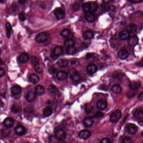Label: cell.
Here are the masks:
<instances>
[{
	"instance_id": "f5cc1de1",
	"label": "cell",
	"mask_w": 143,
	"mask_h": 143,
	"mask_svg": "<svg viewBox=\"0 0 143 143\" xmlns=\"http://www.w3.org/2000/svg\"><path fill=\"white\" fill-rule=\"evenodd\" d=\"M26 1V0H18V2L20 4H24Z\"/></svg>"
},
{
	"instance_id": "9a60e30c",
	"label": "cell",
	"mask_w": 143,
	"mask_h": 143,
	"mask_svg": "<svg viewBox=\"0 0 143 143\" xmlns=\"http://www.w3.org/2000/svg\"><path fill=\"white\" fill-rule=\"evenodd\" d=\"M97 67L95 64H90L87 66V71L89 73L93 74L95 73L97 70Z\"/></svg>"
},
{
	"instance_id": "603a6c76",
	"label": "cell",
	"mask_w": 143,
	"mask_h": 143,
	"mask_svg": "<svg viewBox=\"0 0 143 143\" xmlns=\"http://www.w3.org/2000/svg\"><path fill=\"white\" fill-rule=\"evenodd\" d=\"M128 52L126 50H121L118 53V57L121 60H125L127 59L128 57Z\"/></svg>"
},
{
	"instance_id": "1f68e13d",
	"label": "cell",
	"mask_w": 143,
	"mask_h": 143,
	"mask_svg": "<svg viewBox=\"0 0 143 143\" xmlns=\"http://www.w3.org/2000/svg\"><path fill=\"white\" fill-rule=\"evenodd\" d=\"M137 26L135 24H131L128 25L127 27V30L130 33H134L136 31Z\"/></svg>"
},
{
	"instance_id": "ffe728a7",
	"label": "cell",
	"mask_w": 143,
	"mask_h": 143,
	"mask_svg": "<svg viewBox=\"0 0 143 143\" xmlns=\"http://www.w3.org/2000/svg\"><path fill=\"white\" fill-rule=\"evenodd\" d=\"M141 83L140 81H133L130 83L129 87L130 90H137L141 87Z\"/></svg>"
},
{
	"instance_id": "74e56055",
	"label": "cell",
	"mask_w": 143,
	"mask_h": 143,
	"mask_svg": "<svg viewBox=\"0 0 143 143\" xmlns=\"http://www.w3.org/2000/svg\"><path fill=\"white\" fill-rule=\"evenodd\" d=\"M70 34H71V33H70V30L68 29H64L61 32V35L63 37L67 38L69 37Z\"/></svg>"
},
{
	"instance_id": "5b68a950",
	"label": "cell",
	"mask_w": 143,
	"mask_h": 143,
	"mask_svg": "<svg viewBox=\"0 0 143 143\" xmlns=\"http://www.w3.org/2000/svg\"><path fill=\"white\" fill-rule=\"evenodd\" d=\"M138 130V128L136 125L133 123H129L126 126V131L130 134H136Z\"/></svg>"
},
{
	"instance_id": "f546056e",
	"label": "cell",
	"mask_w": 143,
	"mask_h": 143,
	"mask_svg": "<svg viewBox=\"0 0 143 143\" xmlns=\"http://www.w3.org/2000/svg\"><path fill=\"white\" fill-rule=\"evenodd\" d=\"M83 38L86 40H90L93 37V33L90 30H87L83 33Z\"/></svg>"
},
{
	"instance_id": "c3c4849f",
	"label": "cell",
	"mask_w": 143,
	"mask_h": 143,
	"mask_svg": "<svg viewBox=\"0 0 143 143\" xmlns=\"http://www.w3.org/2000/svg\"><path fill=\"white\" fill-rule=\"evenodd\" d=\"M104 115V113L102 112H100V111H97L95 114L94 116L95 118H99V117H102Z\"/></svg>"
},
{
	"instance_id": "f6af8a7d",
	"label": "cell",
	"mask_w": 143,
	"mask_h": 143,
	"mask_svg": "<svg viewBox=\"0 0 143 143\" xmlns=\"http://www.w3.org/2000/svg\"><path fill=\"white\" fill-rule=\"evenodd\" d=\"M56 69L55 68V66H50L48 72L50 74H53L54 73L56 72Z\"/></svg>"
},
{
	"instance_id": "7c38bea8",
	"label": "cell",
	"mask_w": 143,
	"mask_h": 143,
	"mask_svg": "<svg viewBox=\"0 0 143 143\" xmlns=\"http://www.w3.org/2000/svg\"><path fill=\"white\" fill-rule=\"evenodd\" d=\"M14 120L13 118L9 117L5 119L4 121V124L6 127L8 128H11L14 126Z\"/></svg>"
},
{
	"instance_id": "f907efd6",
	"label": "cell",
	"mask_w": 143,
	"mask_h": 143,
	"mask_svg": "<svg viewBox=\"0 0 143 143\" xmlns=\"http://www.w3.org/2000/svg\"><path fill=\"white\" fill-rule=\"evenodd\" d=\"M138 98L140 101H142L143 99V92H141L138 95Z\"/></svg>"
},
{
	"instance_id": "4316f807",
	"label": "cell",
	"mask_w": 143,
	"mask_h": 143,
	"mask_svg": "<svg viewBox=\"0 0 143 143\" xmlns=\"http://www.w3.org/2000/svg\"><path fill=\"white\" fill-rule=\"evenodd\" d=\"M29 79L30 82L33 83H36L40 81V78L35 73H32L30 75Z\"/></svg>"
},
{
	"instance_id": "277c9868",
	"label": "cell",
	"mask_w": 143,
	"mask_h": 143,
	"mask_svg": "<svg viewBox=\"0 0 143 143\" xmlns=\"http://www.w3.org/2000/svg\"><path fill=\"white\" fill-rule=\"evenodd\" d=\"M134 116L138 120V123L141 126L143 125V112L142 109H136L134 112Z\"/></svg>"
},
{
	"instance_id": "cb8c5ba5",
	"label": "cell",
	"mask_w": 143,
	"mask_h": 143,
	"mask_svg": "<svg viewBox=\"0 0 143 143\" xmlns=\"http://www.w3.org/2000/svg\"><path fill=\"white\" fill-rule=\"evenodd\" d=\"M11 92L14 95H18L21 93V88L18 85H15L11 88Z\"/></svg>"
},
{
	"instance_id": "f1b7e54d",
	"label": "cell",
	"mask_w": 143,
	"mask_h": 143,
	"mask_svg": "<svg viewBox=\"0 0 143 143\" xmlns=\"http://www.w3.org/2000/svg\"><path fill=\"white\" fill-rule=\"evenodd\" d=\"M21 107L18 104H14L11 108V112L14 113H18L21 110Z\"/></svg>"
},
{
	"instance_id": "7a4b0ae2",
	"label": "cell",
	"mask_w": 143,
	"mask_h": 143,
	"mask_svg": "<svg viewBox=\"0 0 143 143\" xmlns=\"http://www.w3.org/2000/svg\"><path fill=\"white\" fill-rule=\"evenodd\" d=\"M63 53V50L61 46H57L54 48L51 53V57L54 60H56Z\"/></svg>"
},
{
	"instance_id": "d590c367",
	"label": "cell",
	"mask_w": 143,
	"mask_h": 143,
	"mask_svg": "<svg viewBox=\"0 0 143 143\" xmlns=\"http://www.w3.org/2000/svg\"><path fill=\"white\" fill-rule=\"evenodd\" d=\"M93 109V107L91 104L88 103L86 104L85 106V111L87 114H89L92 112Z\"/></svg>"
},
{
	"instance_id": "7dc6e473",
	"label": "cell",
	"mask_w": 143,
	"mask_h": 143,
	"mask_svg": "<svg viewBox=\"0 0 143 143\" xmlns=\"http://www.w3.org/2000/svg\"><path fill=\"white\" fill-rule=\"evenodd\" d=\"M111 142V141L110 139L107 138H104L100 141V143H109Z\"/></svg>"
},
{
	"instance_id": "9c48e42d",
	"label": "cell",
	"mask_w": 143,
	"mask_h": 143,
	"mask_svg": "<svg viewBox=\"0 0 143 143\" xmlns=\"http://www.w3.org/2000/svg\"><path fill=\"white\" fill-rule=\"evenodd\" d=\"M15 132L18 136H21L24 135L26 133V129L24 126L19 125L16 126L15 128Z\"/></svg>"
},
{
	"instance_id": "681fc988",
	"label": "cell",
	"mask_w": 143,
	"mask_h": 143,
	"mask_svg": "<svg viewBox=\"0 0 143 143\" xmlns=\"http://www.w3.org/2000/svg\"><path fill=\"white\" fill-rule=\"evenodd\" d=\"M5 71L4 69L0 68V78L4 77L5 76Z\"/></svg>"
},
{
	"instance_id": "ac0fdd59",
	"label": "cell",
	"mask_w": 143,
	"mask_h": 143,
	"mask_svg": "<svg viewBox=\"0 0 143 143\" xmlns=\"http://www.w3.org/2000/svg\"><path fill=\"white\" fill-rule=\"evenodd\" d=\"M29 59V55L27 54L23 53L18 57V60L21 64H25L28 61Z\"/></svg>"
},
{
	"instance_id": "db71d44e",
	"label": "cell",
	"mask_w": 143,
	"mask_h": 143,
	"mask_svg": "<svg viewBox=\"0 0 143 143\" xmlns=\"http://www.w3.org/2000/svg\"><path fill=\"white\" fill-rule=\"evenodd\" d=\"M110 1V0H102V2L104 4H108Z\"/></svg>"
},
{
	"instance_id": "f35d334b",
	"label": "cell",
	"mask_w": 143,
	"mask_h": 143,
	"mask_svg": "<svg viewBox=\"0 0 143 143\" xmlns=\"http://www.w3.org/2000/svg\"><path fill=\"white\" fill-rule=\"evenodd\" d=\"M34 67H35V71L37 73H41L43 71L42 66L40 65V64L34 66Z\"/></svg>"
},
{
	"instance_id": "484cf974",
	"label": "cell",
	"mask_w": 143,
	"mask_h": 143,
	"mask_svg": "<svg viewBox=\"0 0 143 143\" xmlns=\"http://www.w3.org/2000/svg\"><path fill=\"white\" fill-rule=\"evenodd\" d=\"M111 91L113 93L118 94L121 93L122 91V88L120 85L118 84L113 85L111 88Z\"/></svg>"
},
{
	"instance_id": "d4e9b609",
	"label": "cell",
	"mask_w": 143,
	"mask_h": 143,
	"mask_svg": "<svg viewBox=\"0 0 143 143\" xmlns=\"http://www.w3.org/2000/svg\"><path fill=\"white\" fill-rule=\"evenodd\" d=\"M35 92L36 95H37L38 96H42L45 93V88L42 86L37 85L35 87Z\"/></svg>"
},
{
	"instance_id": "11a10c76",
	"label": "cell",
	"mask_w": 143,
	"mask_h": 143,
	"mask_svg": "<svg viewBox=\"0 0 143 143\" xmlns=\"http://www.w3.org/2000/svg\"><path fill=\"white\" fill-rule=\"evenodd\" d=\"M3 64V61L1 59H0V65H2Z\"/></svg>"
},
{
	"instance_id": "ab89813d",
	"label": "cell",
	"mask_w": 143,
	"mask_h": 143,
	"mask_svg": "<svg viewBox=\"0 0 143 143\" xmlns=\"http://www.w3.org/2000/svg\"><path fill=\"white\" fill-rule=\"evenodd\" d=\"M82 9L84 12H89V2L84 3L82 5Z\"/></svg>"
},
{
	"instance_id": "bcb514c9",
	"label": "cell",
	"mask_w": 143,
	"mask_h": 143,
	"mask_svg": "<svg viewBox=\"0 0 143 143\" xmlns=\"http://www.w3.org/2000/svg\"><path fill=\"white\" fill-rule=\"evenodd\" d=\"M86 58L90 61H91V60L92 61L93 59L94 60L93 55L92 53H88L87 54V55H86Z\"/></svg>"
},
{
	"instance_id": "60d3db41",
	"label": "cell",
	"mask_w": 143,
	"mask_h": 143,
	"mask_svg": "<svg viewBox=\"0 0 143 143\" xmlns=\"http://www.w3.org/2000/svg\"><path fill=\"white\" fill-rule=\"evenodd\" d=\"M31 61L32 64L34 66L39 64V60L35 56H32L31 58Z\"/></svg>"
},
{
	"instance_id": "6da1fadb",
	"label": "cell",
	"mask_w": 143,
	"mask_h": 143,
	"mask_svg": "<svg viewBox=\"0 0 143 143\" xmlns=\"http://www.w3.org/2000/svg\"><path fill=\"white\" fill-rule=\"evenodd\" d=\"M122 116V113L119 109L115 110L111 114L109 118V121L112 123H116Z\"/></svg>"
},
{
	"instance_id": "836d02e7",
	"label": "cell",
	"mask_w": 143,
	"mask_h": 143,
	"mask_svg": "<svg viewBox=\"0 0 143 143\" xmlns=\"http://www.w3.org/2000/svg\"><path fill=\"white\" fill-rule=\"evenodd\" d=\"M76 49L74 46L69 47L67 48L66 52L68 54L70 55H73L76 53Z\"/></svg>"
},
{
	"instance_id": "4fadbf2b",
	"label": "cell",
	"mask_w": 143,
	"mask_h": 143,
	"mask_svg": "<svg viewBox=\"0 0 143 143\" xmlns=\"http://www.w3.org/2000/svg\"><path fill=\"white\" fill-rule=\"evenodd\" d=\"M128 43L129 45L131 46H135L138 44V39L136 36H132L128 38Z\"/></svg>"
},
{
	"instance_id": "52a82bcc",
	"label": "cell",
	"mask_w": 143,
	"mask_h": 143,
	"mask_svg": "<svg viewBox=\"0 0 143 143\" xmlns=\"http://www.w3.org/2000/svg\"><path fill=\"white\" fill-rule=\"evenodd\" d=\"M54 14L58 20H60L64 19L65 16V13L62 9L61 8H56L54 11Z\"/></svg>"
},
{
	"instance_id": "5bb4252c",
	"label": "cell",
	"mask_w": 143,
	"mask_h": 143,
	"mask_svg": "<svg viewBox=\"0 0 143 143\" xmlns=\"http://www.w3.org/2000/svg\"><path fill=\"white\" fill-rule=\"evenodd\" d=\"M107 103L106 100H100L98 101L97 104V107L98 109L100 110H104L107 107Z\"/></svg>"
},
{
	"instance_id": "e575fe53",
	"label": "cell",
	"mask_w": 143,
	"mask_h": 143,
	"mask_svg": "<svg viewBox=\"0 0 143 143\" xmlns=\"http://www.w3.org/2000/svg\"><path fill=\"white\" fill-rule=\"evenodd\" d=\"M6 35L8 38L11 36V31H12V27L10 23H7L6 25Z\"/></svg>"
},
{
	"instance_id": "e0dca14e",
	"label": "cell",
	"mask_w": 143,
	"mask_h": 143,
	"mask_svg": "<svg viewBox=\"0 0 143 143\" xmlns=\"http://www.w3.org/2000/svg\"><path fill=\"white\" fill-rule=\"evenodd\" d=\"M68 76V74L66 71H61L58 72L56 75V77L58 79L61 80V81H63V80L66 79L67 78Z\"/></svg>"
},
{
	"instance_id": "8d00e7d4",
	"label": "cell",
	"mask_w": 143,
	"mask_h": 143,
	"mask_svg": "<svg viewBox=\"0 0 143 143\" xmlns=\"http://www.w3.org/2000/svg\"><path fill=\"white\" fill-rule=\"evenodd\" d=\"M48 90L50 92H51V93L53 94H56L58 93V92H59L56 87H55V86H54L53 85H50L49 87Z\"/></svg>"
},
{
	"instance_id": "8fae6325",
	"label": "cell",
	"mask_w": 143,
	"mask_h": 143,
	"mask_svg": "<svg viewBox=\"0 0 143 143\" xmlns=\"http://www.w3.org/2000/svg\"><path fill=\"white\" fill-rule=\"evenodd\" d=\"M82 123L85 127L90 128L93 124V121L91 117H86L83 120Z\"/></svg>"
},
{
	"instance_id": "d6a6232c",
	"label": "cell",
	"mask_w": 143,
	"mask_h": 143,
	"mask_svg": "<svg viewBox=\"0 0 143 143\" xmlns=\"http://www.w3.org/2000/svg\"><path fill=\"white\" fill-rule=\"evenodd\" d=\"M75 44V42L72 39L69 38L66 39L64 42V45L67 47H71V46H74Z\"/></svg>"
},
{
	"instance_id": "30bf717a",
	"label": "cell",
	"mask_w": 143,
	"mask_h": 143,
	"mask_svg": "<svg viewBox=\"0 0 143 143\" xmlns=\"http://www.w3.org/2000/svg\"><path fill=\"white\" fill-rule=\"evenodd\" d=\"M70 78L73 82H78L81 79V76L79 72L76 71H75L71 73Z\"/></svg>"
},
{
	"instance_id": "8992f818",
	"label": "cell",
	"mask_w": 143,
	"mask_h": 143,
	"mask_svg": "<svg viewBox=\"0 0 143 143\" xmlns=\"http://www.w3.org/2000/svg\"><path fill=\"white\" fill-rule=\"evenodd\" d=\"M55 136L59 141H63L65 139L66 137V133L64 130H58L55 133Z\"/></svg>"
},
{
	"instance_id": "ba28073f",
	"label": "cell",
	"mask_w": 143,
	"mask_h": 143,
	"mask_svg": "<svg viewBox=\"0 0 143 143\" xmlns=\"http://www.w3.org/2000/svg\"><path fill=\"white\" fill-rule=\"evenodd\" d=\"M91 132L87 130H83L79 133L78 137L83 140H86L91 136Z\"/></svg>"
},
{
	"instance_id": "7bdbcfd3",
	"label": "cell",
	"mask_w": 143,
	"mask_h": 143,
	"mask_svg": "<svg viewBox=\"0 0 143 143\" xmlns=\"http://www.w3.org/2000/svg\"><path fill=\"white\" fill-rule=\"evenodd\" d=\"M132 142V139L128 137H126L123 138L122 139L121 143H131Z\"/></svg>"
},
{
	"instance_id": "83f0119b",
	"label": "cell",
	"mask_w": 143,
	"mask_h": 143,
	"mask_svg": "<svg viewBox=\"0 0 143 143\" xmlns=\"http://www.w3.org/2000/svg\"><path fill=\"white\" fill-rule=\"evenodd\" d=\"M58 65L61 68L66 67L69 64V62L66 59H61L59 60L57 62Z\"/></svg>"
},
{
	"instance_id": "ee69618b",
	"label": "cell",
	"mask_w": 143,
	"mask_h": 143,
	"mask_svg": "<svg viewBox=\"0 0 143 143\" xmlns=\"http://www.w3.org/2000/svg\"><path fill=\"white\" fill-rule=\"evenodd\" d=\"M131 91H130L129 92H128V94H127V96L129 97H134L136 94H137V92L136 91V90H131Z\"/></svg>"
},
{
	"instance_id": "d6986e66",
	"label": "cell",
	"mask_w": 143,
	"mask_h": 143,
	"mask_svg": "<svg viewBox=\"0 0 143 143\" xmlns=\"http://www.w3.org/2000/svg\"><path fill=\"white\" fill-rule=\"evenodd\" d=\"M99 6L95 2H89V12H95L98 9Z\"/></svg>"
},
{
	"instance_id": "9f6ffc18",
	"label": "cell",
	"mask_w": 143,
	"mask_h": 143,
	"mask_svg": "<svg viewBox=\"0 0 143 143\" xmlns=\"http://www.w3.org/2000/svg\"><path fill=\"white\" fill-rule=\"evenodd\" d=\"M3 2V0H0V3H2Z\"/></svg>"
},
{
	"instance_id": "816d5d0a",
	"label": "cell",
	"mask_w": 143,
	"mask_h": 143,
	"mask_svg": "<svg viewBox=\"0 0 143 143\" xmlns=\"http://www.w3.org/2000/svg\"><path fill=\"white\" fill-rule=\"evenodd\" d=\"M128 1L130 2L133 3V4H136L138 3L141 2L143 1V0H128Z\"/></svg>"
},
{
	"instance_id": "3957f363",
	"label": "cell",
	"mask_w": 143,
	"mask_h": 143,
	"mask_svg": "<svg viewBox=\"0 0 143 143\" xmlns=\"http://www.w3.org/2000/svg\"><path fill=\"white\" fill-rule=\"evenodd\" d=\"M50 35L47 32H42L38 34L36 37V41L38 43H42L49 38Z\"/></svg>"
},
{
	"instance_id": "4dcf8cb0",
	"label": "cell",
	"mask_w": 143,
	"mask_h": 143,
	"mask_svg": "<svg viewBox=\"0 0 143 143\" xmlns=\"http://www.w3.org/2000/svg\"><path fill=\"white\" fill-rule=\"evenodd\" d=\"M44 116L45 117H49L52 113V109L50 107H47L45 108L43 111Z\"/></svg>"
},
{
	"instance_id": "b9f144b4",
	"label": "cell",
	"mask_w": 143,
	"mask_h": 143,
	"mask_svg": "<svg viewBox=\"0 0 143 143\" xmlns=\"http://www.w3.org/2000/svg\"><path fill=\"white\" fill-rule=\"evenodd\" d=\"M19 17L21 21H24L26 19V16L25 15V13L24 12L20 13L19 14Z\"/></svg>"
},
{
	"instance_id": "7402d4cb",
	"label": "cell",
	"mask_w": 143,
	"mask_h": 143,
	"mask_svg": "<svg viewBox=\"0 0 143 143\" xmlns=\"http://www.w3.org/2000/svg\"><path fill=\"white\" fill-rule=\"evenodd\" d=\"M36 94L33 91H30L28 92L26 96V98L27 101L29 102H32L35 100L36 98Z\"/></svg>"
},
{
	"instance_id": "2e32d148",
	"label": "cell",
	"mask_w": 143,
	"mask_h": 143,
	"mask_svg": "<svg viewBox=\"0 0 143 143\" xmlns=\"http://www.w3.org/2000/svg\"><path fill=\"white\" fill-rule=\"evenodd\" d=\"M130 37V33L127 30H123L120 33V38L121 40L123 41H126L128 40Z\"/></svg>"
},
{
	"instance_id": "44dd1931",
	"label": "cell",
	"mask_w": 143,
	"mask_h": 143,
	"mask_svg": "<svg viewBox=\"0 0 143 143\" xmlns=\"http://www.w3.org/2000/svg\"><path fill=\"white\" fill-rule=\"evenodd\" d=\"M85 18L89 22H93L95 21V16L92 13L88 12L85 13L84 15Z\"/></svg>"
}]
</instances>
